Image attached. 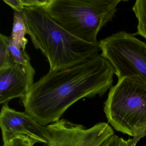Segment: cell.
Here are the masks:
<instances>
[{
  "mask_svg": "<svg viewBox=\"0 0 146 146\" xmlns=\"http://www.w3.org/2000/svg\"><path fill=\"white\" fill-rule=\"evenodd\" d=\"M3 1L11 7L14 11L22 13L24 10L25 7L21 0H3Z\"/></svg>",
  "mask_w": 146,
  "mask_h": 146,
  "instance_id": "cell-15",
  "label": "cell"
},
{
  "mask_svg": "<svg viewBox=\"0 0 146 146\" xmlns=\"http://www.w3.org/2000/svg\"><path fill=\"white\" fill-rule=\"evenodd\" d=\"M36 143L28 137L19 135L4 142L3 146H34Z\"/></svg>",
  "mask_w": 146,
  "mask_h": 146,
  "instance_id": "cell-13",
  "label": "cell"
},
{
  "mask_svg": "<svg viewBox=\"0 0 146 146\" xmlns=\"http://www.w3.org/2000/svg\"><path fill=\"white\" fill-rule=\"evenodd\" d=\"M22 13L27 35L35 48L46 58L49 71L70 68L99 54V44L88 43L72 35L43 7L25 8Z\"/></svg>",
  "mask_w": 146,
  "mask_h": 146,
  "instance_id": "cell-2",
  "label": "cell"
},
{
  "mask_svg": "<svg viewBox=\"0 0 146 146\" xmlns=\"http://www.w3.org/2000/svg\"><path fill=\"white\" fill-rule=\"evenodd\" d=\"M31 87L22 66L15 63L9 68L0 70V103L7 105L15 98L23 100Z\"/></svg>",
  "mask_w": 146,
  "mask_h": 146,
  "instance_id": "cell-8",
  "label": "cell"
},
{
  "mask_svg": "<svg viewBox=\"0 0 146 146\" xmlns=\"http://www.w3.org/2000/svg\"><path fill=\"white\" fill-rule=\"evenodd\" d=\"M8 49L13 58L16 64L22 66L26 72L31 86L34 84V77L36 72L32 66L30 61V58L25 50L19 48L12 44L10 41V37L3 35Z\"/></svg>",
  "mask_w": 146,
  "mask_h": 146,
  "instance_id": "cell-9",
  "label": "cell"
},
{
  "mask_svg": "<svg viewBox=\"0 0 146 146\" xmlns=\"http://www.w3.org/2000/svg\"><path fill=\"white\" fill-rule=\"evenodd\" d=\"M25 8L44 7L49 0H21Z\"/></svg>",
  "mask_w": 146,
  "mask_h": 146,
  "instance_id": "cell-14",
  "label": "cell"
},
{
  "mask_svg": "<svg viewBox=\"0 0 146 146\" xmlns=\"http://www.w3.org/2000/svg\"><path fill=\"white\" fill-rule=\"evenodd\" d=\"M27 31L22 13L14 11L13 25L10 41L16 46L25 50L28 40L25 37Z\"/></svg>",
  "mask_w": 146,
  "mask_h": 146,
  "instance_id": "cell-10",
  "label": "cell"
},
{
  "mask_svg": "<svg viewBox=\"0 0 146 146\" xmlns=\"http://www.w3.org/2000/svg\"><path fill=\"white\" fill-rule=\"evenodd\" d=\"M45 131L47 141L42 146H100L114 135L104 122L86 128L64 119L46 125Z\"/></svg>",
  "mask_w": 146,
  "mask_h": 146,
  "instance_id": "cell-6",
  "label": "cell"
},
{
  "mask_svg": "<svg viewBox=\"0 0 146 146\" xmlns=\"http://www.w3.org/2000/svg\"><path fill=\"white\" fill-rule=\"evenodd\" d=\"M123 0H49L43 7L63 29L78 39L99 44L97 36Z\"/></svg>",
  "mask_w": 146,
  "mask_h": 146,
  "instance_id": "cell-3",
  "label": "cell"
},
{
  "mask_svg": "<svg viewBox=\"0 0 146 146\" xmlns=\"http://www.w3.org/2000/svg\"><path fill=\"white\" fill-rule=\"evenodd\" d=\"M104 112L117 131L133 137L136 144L146 136V82L141 77L118 79L109 89Z\"/></svg>",
  "mask_w": 146,
  "mask_h": 146,
  "instance_id": "cell-4",
  "label": "cell"
},
{
  "mask_svg": "<svg viewBox=\"0 0 146 146\" xmlns=\"http://www.w3.org/2000/svg\"><path fill=\"white\" fill-rule=\"evenodd\" d=\"M132 11L137 20V32L135 34L146 40V0H136Z\"/></svg>",
  "mask_w": 146,
  "mask_h": 146,
  "instance_id": "cell-11",
  "label": "cell"
},
{
  "mask_svg": "<svg viewBox=\"0 0 146 146\" xmlns=\"http://www.w3.org/2000/svg\"><path fill=\"white\" fill-rule=\"evenodd\" d=\"M135 36L118 31L101 40L99 46L101 55L111 63L118 79L137 76L146 82V42Z\"/></svg>",
  "mask_w": 146,
  "mask_h": 146,
  "instance_id": "cell-5",
  "label": "cell"
},
{
  "mask_svg": "<svg viewBox=\"0 0 146 146\" xmlns=\"http://www.w3.org/2000/svg\"><path fill=\"white\" fill-rule=\"evenodd\" d=\"M136 144L133 139L125 140L122 137H119L117 146H135Z\"/></svg>",
  "mask_w": 146,
  "mask_h": 146,
  "instance_id": "cell-16",
  "label": "cell"
},
{
  "mask_svg": "<svg viewBox=\"0 0 146 146\" xmlns=\"http://www.w3.org/2000/svg\"><path fill=\"white\" fill-rule=\"evenodd\" d=\"M114 75L111 63L99 54L70 68L49 71L22 100L25 112L46 126L60 119L79 100L104 95L112 86Z\"/></svg>",
  "mask_w": 146,
  "mask_h": 146,
  "instance_id": "cell-1",
  "label": "cell"
},
{
  "mask_svg": "<svg viewBox=\"0 0 146 146\" xmlns=\"http://www.w3.org/2000/svg\"><path fill=\"white\" fill-rule=\"evenodd\" d=\"M15 64L3 35L0 34V70L7 69Z\"/></svg>",
  "mask_w": 146,
  "mask_h": 146,
  "instance_id": "cell-12",
  "label": "cell"
},
{
  "mask_svg": "<svg viewBox=\"0 0 146 146\" xmlns=\"http://www.w3.org/2000/svg\"><path fill=\"white\" fill-rule=\"evenodd\" d=\"M0 127L3 143L17 136L28 137L36 143H46L45 126L38 123L33 117L24 112L4 105L0 113Z\"/></svg>",
  "mask_w": 146,
  "mask_h": 146,
  "instance_id": "cell-7",
  "label": "cell"
}]
</instances>
